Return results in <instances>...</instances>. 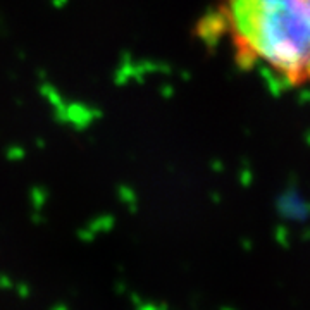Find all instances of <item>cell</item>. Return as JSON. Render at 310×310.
I'll return each instance as SVG.
<instances>
[{"instance_id":"1","label":"cell","mask_w":310,"mask_h":310,"mask_svg":"<svg viewBox=\"0 0 310 310\" xmlns=\"http://www.w3.org/2000/svg\"><path fill=\"white\" fill-rule=\"evenodd\" d=\"M202 35L228 40L240 69L288 88L310 85V0H217Z\"/></svg>"}]
</instances>
